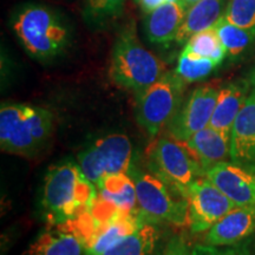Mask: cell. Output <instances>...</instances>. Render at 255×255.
<instances>
[{"label": "cell", "instance_id": "44dd1931", "mask_svg": "<svg viewBox=\"0 0 255 255\" xmlns=\"http://www.w3.org/2000/svg\"><path fill=\"white\" fill-rule=\"evenodd\" d=\"M214 27L229 57L240 56L255 40V30L237 26L225 17L220 19Z\"/></svg>", "mask_w": 255, "mask_h": 255}, {"label": "cell", "instance_id": "484cf974", "mask_svg": "<svg viewBox=\"0 0 255 255\" xmlns=\"http://www.w3.org/2000/svg\"><path fill=\"white\" fill-rule=\"evenodd\" d=\"M191 255H255V242L250 238L229 246L199 244L191 248Z\"/></svg>", "mask_w": 255, "mask_h": 255}, {"label": "cell", "instance_id": "4fadbf2b", "mask_svg": "<svg viewBox=\"0 0 255 255\" xmlns=\"http://www.w3.org/2000/svg\"><path fill=\"white\" fill-rule=\"evenodd\" d=\"M255 233V205L238 206L206 232L203 244L229 246L250 239Z\"/></svg>", "mask_w": 255, "mask_h": 255}, {"label": "cell", "instance_id": "30bf717a", "mask_svg": "<svg viewBox=\"0 0 255 255\" xmlns=\"http://www.w3.org/2000/svg\"><path fill=\"white\" fill-rule=\"evenodd\" d=\"M220 89L206 84L196 88L183 102L168 124L169 137L186 142L210 124L218 102Z\"/></svg>", "mask_w": 255, "mask_h": 255}, {"label": "cell", "instance_id": "9c48e42d", "mask_svg": "<svg viewBox=\"0 0 255 255\" xmlns=\"http://www.w3.org/2000/svg\"><path fill=\"white\" fill-rule=\"evenodd\" d=\"M187 200L188 227L194 234L206 233L238 207L206 176L197 178L194 182Z\"/></svg>", "mask_w": 255, "mask_h": 255}, {"label": "cell", "instance_id": "83f0119b", "mask_svg": "<svg viewBox=\"0 0 255 255\" xmlns=\"http://www.w3.org/2000/svg\"><path fill=\"white\" fill-rule=\"evenodd\" d=\"M136 1L138 2L139 7L142 8L144 13H150L154 9L159 7V6L165 4L168 0H136Z\"/></svg>", "mask_w": 255, "mask_h": 255}, {"label": "cell", "instance_id": "3957f363", "mask_svg": "<svg viewBox=\"0 0 255 255\" xmlns=\"http://www.w3.org/2000/svg\"><path fill=\"white\" fill-rule=\"evenodd\" d=\"M53 115L28 104H2L0 109V148L13 155L33 156L52 136Z\"/></svg>", "mask_w": 255, "mask_h": 255}, {"label": "cell", "instance_id": "8992f818", "mask_svg": "<svg viewBox=\"0 0 255 255\" xmlns=\"http://www.w3.org/2000/svg\"><path fill=\"white\" fill-rule=\"evenodd\" d=\"M184 84L176 72L167 71L150 87L136 92V121L150 137L157 136L180 109Z\"/></svg>", "mask_w": 255, "mask_h": 255}, {"label": "cell", "instance_id": "f1b7e54d", "mask_svg": "<svg viewBox=\"0 0 255 255\" xmlns=\"http://www.w3.org/2000/svg\"><path fill=\"white\" fill-rule=\"evenodd\" d=\"M181 1L183 2V5L186 6L187 8H189V7H191V6H193L194 4H196V2L201 1V0H181Z\"/></svg>", "mask_w": 255, "mask_h": 255}, {"label": "cell", "instance_id": "5bb4252c", "mask_svg": "<svg viewBox=\"0 0 255 255\" xmlns=\"http://www.w3.org/2000/svg\"><path fill=\"white\" fill-rule=\"evenodd\" d=\"M187 11L181 0H168L150 13H146L143 25L149 41L164 45L176 39Z\"/></svg>", "mask_w": 255, "mask_h": 255}, {"label": "cell", "instance_id": "2e32d148", "mask_svg": "<svg viewBox=\"0 0 255 255\" xmlns=\"http://www.w3.org/2000/svg\"><path fill=\"white\" fill-rule=\"evenodd\" d=\"M251 87L252 84L248 79H242L229 83L220 89L218 102L209 126L231 137L238 115L240 114L252 90Z\"/></svg>", "mask_w": 255, "mask_h": 255}, {"label": "cell", "instance_id": "f546056e", "mask_svg": "<svg viewBox=\"0 0 255 255\" xmlns=\"http://www.w3.org/2000/svg\"><path fill=\"white\" fill-rule=\"evenodd\" d=\"M248 81H250L252 87H255V69L253 70V71H252L250 78H248Z\"/></svg>", "mask_w": 255, "mask_h": 255}, {"label": "cell", "instance_id": "d4e9b609", "mask_svg": "<svg viewBox=\"0 0 255 255\" xmlns=\"http://www.w3.org/2000/svg\"><path fill=\"white\" fill-rule=\"evenodd\" d=\"M223 17L237 26L255 30V0H229Z\"/></svg>", "mask_w": 255, "mask_h": 255}, {"label": "cell", "instance_id": "8fae6325", "mask_svg": "<svg viewBox=\"0 0 255 255\" xmlns=\"http://www.w3.org/2000/svg\"><path fill=\"white\" fill-rule=\"evenodd\" d=\"M206 177L237 206L255 205V170L225 161L207 169Z\"/></svg>", "mask_w": 255, "mask_h": 255}, {"label": "cell", "instance_id": "603a6c76", "mask_svg": "<svg viewBox=\"0 0 255 255\" xmlns=\"http://www.w3.org/2000/svg\"><path fill=\"white\" fill-rule=\"evenodd\" d=\"M220 65L215 60L200 57L183 49L178 57L176 72L186 83H193L210 75Z\"/></svg>", "mask_w": 255, "mask_h": 255}, {"label": "cell", "instance_id": "7a4b0ae2", "mask_svg": "<svg viewBox=\"0 0 255 255\" xmlns=\"http://www.w3.org/2000/svg\"><path fill=\"white\" fill-rule=\"evenodd\" d=\"M12 28L25 51L40 62L62 55L71 39L62 15L44 5L23 6L12 19Z\"/></svg>", "mask_w": 255, "mask_h": 255}, {"label": "cell", "instance_id": "7402d4cb", "mask_svg": "<svg viewBox=\"0 0 255 255\" xmlns=\"http://www.w3.org/2000/svg\"><path fill=\"white\" fill-rule=\"evenodd\" d=\"M184 50L196 56L215 60L219 64L227 56V51L222 45L214 26L194 34L186 43Z\"/></svg>", "mask_w": 255, "mask_h": 255}, {"label": "cell", "instance_id": "ac0fdd59", "mask_svg": "<svg viewBox=\"0 0 255 255\" xmlns=\"http://www.w3.org/2000/svg\"><path fill=\"white\" fill-rule=\"evenodd\" d=\"M227 0H201L188 8L175 41L186 44L194 34L213 27L223 17Z\"/></svg>", "mask_w": 255, "mask_h": 255}, {"label": "cell", "instance_id": "e0dca14e", "mask_svg": "<svg viewBox=\"0 0 255 255\" xmlns=\"http://www.w3.org/2000/svg\"><path fill=\"white\" fill-rule=\"evenodd\" d=\"M182 143L195 156L205 171L231 157V137L210 126Z\"/></svg>", "mask_w": 255, "mask_h": 255}, {"label": "cell", "instance_id": "4316f807", "mask_svg": "<svg viewBox=\"0 0 255 255\" xmlns=\"http://www.w3.org/2000/svg\"><path fill=\"white\" fill-rule=\"evenodd\" d=\"M161 255H191V248L182 235H175L167 242Z\"/></svg>", "mask_w": 255, "mask_h": 255}, {"label": "cell", "instance_id": "9a60e30c", "mask_svg": "<svg viewBox=\"0 0 255 255\" xmlns=\"http://www.w3.org/2000/svg\"><path fill=\"white\" fill-rule=\"evenodd\" d=\"M87 244L68 223L40 233L25 255H85Z\"/></svg>", "mask_w": 255, "mask_h": 255}, {"label": "cell", "instance_id": "cb8c5ba5", "mask_svg": "<svg viewBox=\"0 0 255 255\" xmlns=\"http://www.w3.org/2000/svg\"><path fill=\"white\" fill-rule=\"evenodd\" d=\"M126 0H87L84 6L85 21L90 25L101 26L122 12Z\"/></svg>", "mask_w": 255, "mask_h": 255}, {"label": "cell", "instance_id": "277c9868", "mask_svg": "<svg viewBox=\"0 0 255 255\" xmlns=\"http://www.w3.org/2000/svg\"><path fill=\"white\" fill-rule=\"evenodd\" d=\"M167 72L164 63L142 45L135 25H128L115 43L109 75L117 87L135 92L157 82Z\"/></svg>", "mask_w": 255, "mask_h": 255}, {"label": "cell", "instance_id": "d6986e66", "mask_svg": "<svg viewBox=\"0 0 255 255\" xmlns=\"http://www.w3.org/2000/svg\"><path fill=\"white\" fill-rule=\"evenodd\" d=\"M159 241V228L155 222L146 220L136 231L98 255H154Z\"/></svg>", "mask_w": 255, "mask_h": 255}, {"label": "cell", "instance_id": "ffe728a7", "mask_svg": "<svg viewBox=\"0 0 255 255\" xmlns=\"http://www.w3.org/2000/svg\"><path fill=\"white\" fill-rule=\"evenodd\" d=\"M96 188H97V196H100L101 200L111 203L121 212H136L135 206L137 205V199L135 182L128 173L110 175L103 178Z\"/></svg>", "mask_w": 255, "mask_h": 255}, {"label": "cell", "instance_id": "6da1fadb", "mask_svg": "<svg viewBox=\"0 0 255 255\" xmlns=\"http://www.w3.org/2000/svg\"><path fill=\"white\" fill-rule=\"evenodd\" d=\"M97 199V188L85 177L78 162L65 159L49 169L44 178L40 206L50 226L72 221L89 212Z\"/></svg>", "mask_w": 255, "mask_h": 255}, {"label": "cell", "instance_id": "5b68a950", "mask_svg": "<svg viewBox=\"0 0 255 255\" xmlns=\"http://www.w3.org/2000/svg\"><path fill=\"white\" fill-rule=\"evenodd\" d=\"M146 165L152 175L186 199L197 178L206 176L186 144L171 137H159L149 146Z\"/></svg>", "mask_w": 255, "mask_h": 255}, {"label": "cell", "instance_id": "ba28073f", "mask_svg": "<svg viewBox=\"0 0 255 255\" xmlns=\"http://www.w3.org/2000/svg\"><path fill=\"white\" fill-rule=\"evenodd\" d=\"M132 154L129 137L123 133H110L79 152L77 162L85 177L97 186L110 175L129 173Z\"/></svg>", "mask_w": 255, "mask_h": 255}, {"label": "cell", "instance_id": "52a82bcc", "mask_svg": "<svg viewBox=\"0 0 255 255\" xmlns=\"http://www.w3.org/2000/svg\"><path fill=\"white\" fill-rule=\"evenodd\" d=\"M136 199L139 213L149 221L188 226V200L170 189L155 175L133 173Z\"/></svg>", "mask_w": 255, "mask_h": 255}, {"label": "cell", "instance_id": "7c38bea8", "mask_svg": "<svg viewBox=\"0 0 255 255\" xmlns=\"http://www.w3.org/2000/svg\"><path fill=\"white\" fill-rule=\"evenodd\" d=\"M231 162L255 170V87L238 115L231 136Z\"/></svg>", "mask_w": 255, "mask_h": 255}]
</instances>
